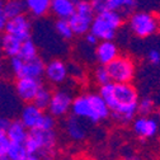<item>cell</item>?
<instances>
[{"mask_svg": "<svg viewBox=\"0 0 160 160\" xmlns=\"http://www.w3.org/2000/svg\"><path fill=\"white\" fill-rule=\"evenodd\" d=\"M71 114L83 121L98 123L111 116V109L99 93L80 94L72 99Z\"/></svg>", "mask_w": 160, "mask_h": 160, "instance_id": "obj_1", "label": "cell"}, {"mask_svg": "<svg viewBox=\"0 0 160 160\" xmlns=\"http://www.w3.org/2000/svg\"><path fill=\"white\" fill-rule=\"evenodd\" d=\"M57 145L55 130H31L24 141L28 154H38L42 160H52Z\"/></svg>", "mask_w": 160, "mask_h": 160, "instance_id": "obj_2", "label": "cell"}, {"mask_svg": "<svg viewBox=\"0 0 160 160\" xmlns=\"http://www.w3.org/2000/svg\"><path fill=\"white\" fill-rule=\"evenodd\" d=\"M123 24V15L116 10H103L95 13L90 26V32L99 41H112L117 31Z\"/></svg>", "mask_w": 160, "mask_h": 160, "instance_id": "obj_3", "label": "cell"}, {"mask_svg": "<svg viewBox=\"0 0 160 160\" xmlns=\"http://www.w3.org/2000/svg\"><path fill=\"white\" fill-rule=\"evenodd\" d=\"M128 28L138 38H148L160 31L159 18L150 12H133L128 17Z\"/></svg>", "mask_w": 160, "mask_h": 160, "instance_id": "obj_4", "label": "cell"}, {"mask_svg": "<svg viewBox=\"0 0 160 160\" xmlns=\"http://www.w3.org/2000/svg\"><path fill=\"white\" fill-rule=\"evenodd\" d=\"M95 17V12L88 0H78L76 9L69 18L70 26L75 36H85L90 31L92 22Z\"/></svg>", "mask_w": 160, "mask_h": 160, "instance_id": "obj_5", "label": "cell"}, {"mask_svg": "<svg viewBox=\"0 0 160 160\" xmlns=\"http://www.w3.org/2000/svg\"><path fill=\"white\" fill-rule=\"evenodd\" d=\"M107 69L113 83H131L136 72L133 60L126 55H118L107 65Z\"/></svg>", "mask_w": 160, "mask_h": 160, "instance_id": "obj_6", "label": "cell"}, {"mask_svg": "<svg viewBox=\"0 0 160 160\" xmlns=\"http://www.w3.org/2000/svg\"><path fill=\"white\" fill-rule=\"evenodd\" d=\"M74 97L64 89H58L52 93L50 106L47 108V112L52 114L55 118H61L70 113L71 104H72Z\"/></svg>", "mask_w": 160, "mask_h": 160, "instance_id": "obj_7", "label": "cell"}, {"mask_svg": "<svg viewBox=\"0 0 160 160\" xmlns=\"http://www.w3.org/2000/svg\"><path fill=\"white\" fill-rule=\"evenodd\" d=\"M43 87L41 79H33V78H18L14 84L15 94L24 103L33 102L34 97Z\"/></svg>", "mask_w": 160, "mask_h": 160, "instance_id": "obj_8", "label": "cell"}, {"mask_svg": "<svg viewBox=\"0 0 160 160\" xmlns=\"http://www.w3.org/2000/svg\"><path fill=\"white\" fill-rule=\"evenodd\" d=\"M113 94H114V107L111 109V112L116 111L121 106H130L138 103L137 90L131 83H114Z\"/></svg>", "mask_w": 160, "mask_h": 160, "instance_id": "obj_9", "label": "cell"}, {"mask_svg": "<svg viewBox=\"0 0 160 160\" xmlns=\"http://www.w3.org/2000/svg\"><path fill=\"white\" fill-rule=\"evenodd\" d=\"M5 32L19 38L21 41H26V39L31 38L32 34V23L31 19L26 14L17 15L14 18H9L8 23L5 27Z\"/></svg>", "mask_w": 160, "mask_h": 160, "instance_id": "obj_10", "label": "cell"}, {"mask_svg": "<svg viewBox=\"0 0 160 160\" xmlns=\"http://www.w3.org/2000/svg\"><path fill=\"white\" fill-rule=\"evenodd\" d=\"M132 130L140 138H151L159 132V122L151 116L140 114L132 121Z\"/></svg>", "mask_w": 160, "mask_h": 160, "instance_id": "obj_11", "label": "cell"}, {"mask_svg": "<svg viewBox=\"0 0 160 160\" xmlns=\"http://www.w3.org/2000/svg\"><path fill=\"white\" fill-rule=\"evenodd\" d=\"M46 112L39 109L36 104L26 103V106L21 111V117L19 119L22 121V123L31 131V130H39L42 126L43 118H45Z\"/></svg>", "mask_w": 160, "mask_h": 160, "instance_id": "obj_12", "label": "cell"}, {"mask_svg": "<svg viewBox=\"0 0 160 160\" xmlns=\"http://www.w3.org/2000/svg\"><path fill=\"white\" fill-rule=\"evenodd\" d=\"M69 75L68 65L60 58H52L46 64L45 68V78L51 84L60 85L66 82Z\"/></svg>", "mask_w": 160, "mask_h": 160, "instance_id": "obj_13", "label": "cell"}, {"mask_svg": "<svg viewBox=\"0 0 160 160\" xmlns=\"http://www.w3.org/2000/svg\"><path fill=\"white\" fill-rule=\"evenodd\" d=\"M95 60L99 62V65H104L107 66L111 61L119 55L117 45L112 41H99L98 45L95 46Z\"/></svg>", "mask_w": 160, "mask_h": 160, "instance_id": "obj_14", "label": "cell"}, {"mask_svg": "<svg viewBox=\"0 0 160 160\" xmlns=\"http://www.w3.org/2000/svg\"><path fill=\"white\" fill-rule=\"evenodd\" d=\"M45 68H46V62L39 56H37L32 60L24 61L23 68L21 70V74H19L18 78L42 79V76H45Z\"/></svg>", "mask_w": 160, "mask_h": 160, "instance_id": "obj_15", "label": "cell"}, {"mask_svg": "<svg viewBox=\"0 0 160 160\" xmlns=\"http://www.w3.org/2000/svg\"><path fill=\"white\" fill-rule=\"evenodd\" d=\"M65 131L72 141H83L87 136V130L82 118H78L74 114L66 118L65 121Z\"/></svg>", "mask_w": 160, "mask_h": 160, "instance_id": "obj_16", "label": "cell"}, {"mask_svg": "<svg viewBox=\"0 0 160 160\" xmlns=\"http://www.w3.org/2000/svg\"><path fill=\"white\" fill-rule=\"evenodd\" d=\"M78 0H51L50 12L57 19H69L75 9Z\"/></svg>", "mask_w": 160, "mask_h": 160, "instance_id": "obj_17", "label": "cell"}, {"mask_svg": "<svg viewBox=\"0 0 160 160\" xmlns=\"http://www.w3.org/2000/svg\"><path fill=\"white\" fill-rule=\"evenodd\" d=\"M22 42L23 41H21L19 38L5 32L0 37V51L8 58L18 56L19 51H21V47H22Z\"/></svg>", "mask_w": 160, "mask_h": 160, "instance_id": "obj_18", "label": "cell"}, {"mask_svg": "<svg viewBox=\"0 0 160 160\" xmlns=\"http://www.w3.org/2000/svg\"><path fill=\"white\" fill-rule=\"evenodd\" d=\"M29 130L22 123L21 119H15L10 121L9 127L7 130V135L10 140V142H18V144H24V141L28 137Z\"/></svg>", "mask_w": 160, "mask_h": 160, "instance_id": "obj_19", "label": "cell"}, {"mask_svg": "<svg viewBox=\"0 0 160 160\" xmlns=\"http://www.w3.org/2000/svg\"><path fill=\"white\" fill-rule=\"evenodd\" d=\"M138 0H104L106 10H116L122 15H130L137 7Z\"/></svg>", "mask_w": 160, "mask_h": 160, "instance_id": "obj_20", "label": "cell"}, {"mask_svg": "<svg viewBox=\"0 0 160 160\" xmlns=\"http://www.w3.org/2000/svg\"><path fill=\"white\" fill-rule=\"evenodd\" d=\"M27 12L34 18H42L50 12L51 0H24Z\"/></svg>", "mask_w": 160, "mask_h": 160, "instance_id": "obj_21", "label": "cell"}, {"mask_svg": "<svg viewBox=\"0 0 160 160\" xmlns=\"http://www.w3.org/2000/svg\"><path fill=\"white\" fill-rule=\"evenodd\" d=\"M3 10L9 19L17 15L24 14V12H27V8L24 4V0H4Z\"/></svg>", "mask_w": 160, "mask_h": 160, "instance_id": "obj_22", "label": "cell"}, {"mask_svg": "<svg viewBox=\"0 0 160 160\" xmlns=\"http://www.w3.org/2000/svg\"><path fill=\"white\" fill-rule=\"evenodd\" d=\"M7 156L9 160H27L28 158V151L24 146V144H18V142H10Z\"/></svg>", "mask_w": 160, "mask_h": 160, "instance_id": "obj_23", "label": "cell"}, {"mask_svg": "<svg viewBox=\"0 0 160 160\" xmlns=\"http://www.w3.org/2000/svg\"><path fill=\"white\" fill-rule=\"evenodd\" d=\"M55 31L62 39H65V41H70L75 36L72 32V28L70 26L69 19H57L55 22Z\"/></svg>", "mask_w": 160, "mask_h": 160, "instance_id": "obj_24", "label": "cell"}, {"mask_svg": "<svg viewBox=\"0 0 160 160\" xmlns=\"http://www.w3.org/2000/svg\"><path fill=\"white\" fill-rule=\"evenodd\" d=\"M51 97H52V93L50 89H47L45 85L39 89V92L37 93V95L34 97L33 99V104H36L39 109L42 111H47L48 106H50V101H51Z\"/></svg>", "mask_w": 160, "mask_h": 160, "instance_id": "obj_25", "label": "cell"}, {"mask_svg": "<svg viewBox=\"0 0 160 160\" xmlns=\"http://www.w3.org/2000/svg\"><path fill=\"white\" fill-rule=\"evenodd\" d=\"M18 56L21 58H23L24 61H27V60H32V58L38 56V48L31 38L22 42V47H21V51H19Z\"/></svg>", "mask_w": 160, "mask_h": 160, "instance_id": "obj_26", "label": "cell"}, {"mask_svg": "<svg viewBox=\"0 0 160 160\" xmlns=\"http://www.w3.org/2000/svg\"><path fill=\"white\" fill-rule=\"evenodd\" d=\"M94 82H95L99 87H101V85H104V84H108V83L112 82L107 66H104V65H99V66L94 70Z\"/></svg>", "mask_w": 160, "mask_h": 160, "instance_id": "obj_27", "label": "cell"}, {"mask_svg": "<svg viewBox=\"0 0 160 160\" xmlns=\"http://www.w3.org/2000/svg\"><path fill=\"white\" fill-rule=\"evenodd\" d=\"M154 111V101L150 97H144L138 99L137 103V112L142 116H150V113Z\"/></svg>", "mask_w": 160, "mask_h": 160, "instance_id": "obj_28", "label": "cell"}, {"mask_svg": "<svg viewBox=\"0 0 160 160\" xmlns=\"http://www.w3.org/2000/svg\"><path fill=\"white\" fill-rule=\"evenodd\" d=\"M23 64H24V60L21 58L19 56H14V57H10L9 58V68H10V71L13 72V75L15 78H18L19 74H21V70L23 68Z\"/></svg>", "mask_w": 160, "mask_h": 160, "instance_id": "obj_29", "label": "cell"}, {"mask_svg": "<svg viewBox=\"0 0 160 160\" xmlns=\"http://www.w3.org/2000/svg\"><path fill=\"white\" fill-rule=\"evenodd\" d=\"M9 145H10V140H9L8 135L5 132L0 133V155H7Z\"/></svg>", "mask_w": 160, "mask_h": 160, "instance_id": "obj_30", "label": "cell"}, {"mask_svg": "<svg viewBox=\"0 0 160 160\" xmlns=\"http://www.w3.org/2000/svg\"><path fill=\"white\" fill-rule=\"evenodd\" d=\"M148 61L152 65H159L160 64V51L156 48H152L148 52Z\"/></svg>", "mask_w": 160, "mask_h": 160, "instance_id": "obj_31", "label": "cell"}, {"mask_svg": "<svg viewBox=\"0 0 160 160\" xmlns=\"http://www.w3.org/2000/svg\"><path fill=\"white\" fill-rule=\"evenodd\" d=\"M85 42H87L88 45H90V46H97L98 42H99V39L97 38L95 34H93V33L89 31V32L85 34Z\"/></svg>", "mask_w": 160, "mask_h": 160, "instance_id": "obj_32", "label": "cell"}, {"mask_svg": "<svg viewBox=\"0 0 160 160\" xmlns=\"http://www.w3.org/2000/svg\"><path fill=\"white\" fill-rule=\"evenodd\" d=\"M9 123H10L9 119L7 117L0 114V133H4V132L7 133V130L9 127Z\"/></svg>", "mask_w": 160, "mask_h": 160, "instance_id": "obj_33", "label": "cell"}, {"mask_svg": "<svg viewBox=\"0 0 160 160\" xmlns=\"http://www.w3.org/2000/svg\"><path fill=\"white\" fill-rule=\"evenodd\" d=\"M7 23H8V17L5 15V13H4L3 9H0V33L5 32Z\"/></svg>", "mask_w": 160, "mask_h": 160, "instance_id": "obj_34", "label": "cell"}, {"mask_svg": "<svg viewBox=\"0 0 160 160\" xmlns=\"http://www.w3.org/2000/svg\"><path fill=\"white\" fill-rule=\"evenodd\" d=\"M27 160H42V158L39 156L38 154H28Z\"/></svg>", "mask_w": 160, "mask_h": 160, "instance_id": "obj_35", "label": "cell"}, {"mask_svg": "<svg viewBox=\"0 0 160 160\" xmlns=\"http://www.w3.org/2000/svg\"><path fill=\"white\" fill-rule=\"evenodd\" d=\"M125 160H141V158H138L137 155H127L125 156Z\"/></svg>", "mask_w": 160, "mask_h": 160, "instance_id": "obj_36", "label": "cell"}, {"mask_svg": "<svg viewBox=\"0 0 160 160\" xmlns=\"http://www.w3.org/2000/svg\"><path fill=\"white\" fill-rule=\"evenodd\" d=\"M3 70H4V65H3V60H2V56H0V75L3 74Z\"/></svg>", "mask_w": 160, "mask_h": 160, "instance_id": "obj_37", "label": "cell"}, {"mask_svg": "<svg viewBox=\"0 0 160 160\" xmlns=\"http://www.w3.org/2000/svg\"><path fill=\"white\" fill-rule=\"evenodd\" d=\"M0 160H9V158L7 155H0Z\"/></svg>", "mask_w": 160, "mask_h": 160, "instance_id": "obj_38", "label": "cell"}, {"mask_svg": "<svg viewBox=\"0 0 160 160\" xmlns=\"http://www.w3.org/2000/svg\"><path fill=\"white\" fill-rule=\"evenodd\" d=\"M3 3H4V0H0V9H3Z\"/></svg>", "mask_w": 160, "mask_h": 160, "instance_id": "obj_39", "label": "cell"}, {"mask_svg": "<svg viewBox=\"0 0 160 160\" xmlns=\"http://www.w3.org/2000/svg\"><path fill=\"white\" fill-rule=\"evenodd\" d=\"M158 18H159V24H160V13L158 14Z\"/></svg>", "mask_w": 160, "mask_h": 160, "instance_id": "obj_40", "label": "cell"}, {"mask_svg": "<svg viewBox=\"0 0 160 160\" xmlns=\"http://www.w3.org/2000/svg\"><path fill=\"white\" fill-rule=\"evenodd\" d=\"M158 117H159V121H160V109H159V113H158Z\"/></svg>", "mask_w": 160, "mask_h": 160, "instance_id": "obj_41", "label": "cell"}]
</instances>
